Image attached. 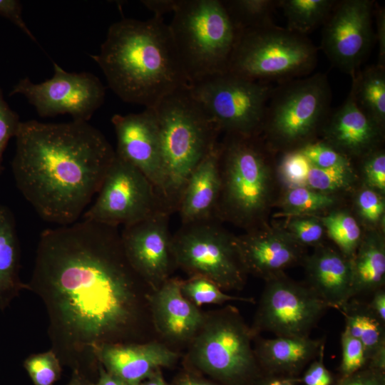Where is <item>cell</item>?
I'll use <instances>...</instances> for the list:
<instances>
[{
    "mask_svg": "<svg viewBox=\"0 0 385 385\" xmlns=\"http://www.w3.org/2000/svg\"><path fill=\"white\" fill-rule=\"evenodd\" d=\"M26 284L46 309L51 349L72 372L96 382L100 346L143 342L150 290L115 227L83 220L44 230Z\"/></svg>",
    "mask_w": 385,
    "mask_h": 385,
    "instance_id": "1",
    "label": "cell"
},
{
    "mask_svg": "<svg viewBox=\"0 0 385 385\" xmlns=\"http://www.w3.org/2000/svg\"><path fill=\"white\" fill-rule=\"evenodd\" d=\"M11 169L17 188L45 221L77 222L98 193L115 153L86 121L21 122Z\"/></svg>",
    "mask_w": 385,
    "mask_h": 385,
    "instance_id": "2",
    "label": "cell"
},
{
    "mask_svg": "<svg viewBox=\"0 0 385 385\" xmlns=\"http://www.w3.org/2000/svg\"><path fill=\"white\" fill-rule=\"evenodd\" d=\"M92 59L122 101L153 108L190 86L169 26L163 18H124L111 24Z\"/></svg>",
    "mask_w": 385,
    "mask_h": 385,
    "instance_id": "3",
    "label": "cell"
},
{
    "mask_svg": "<svg viewBox=\"0 0 385 385\" xmlns=\"http://www.w3.org/2000/svg\"><path fill=\"white\" fill-rule=\"evenodd\" d=\"M153 109L163 161L160 197L164 210L171 215L178 211L190 175L218 143L220 131L188 87L166 96Z\"/></svg>",
    "mask_w": 385,
    "mask_h": 385,
    "instance_id": "4",
    "label": "cell"
},
{
    "mask_svg": "<svg viewBox=\"0 0 385 385\" xmlns=\"http://www.w3.org/2000/svg\"><path fill=\"white\" fill-rule=\"evenodd\" d=\"M255 337L238 309L227 304L205 312L185 361L222 385H253L264 374L254 351Z\"/></svg>",
    "mask_w": 385,
    "mask_h": 385,
    "instance_id": "5",
    "label": "cell"
},
{
    "mask_svg": "<svg viewBox=\"0 0 385 385\" xmlns=\"http://www.w3.org/2000/svg\"><path fill=\"white\" fill-rule=\"evenodd\" d=\"M168 26L190 84L227 71L239 31L222 1L179 0Z\"/></svg>",
    "mask_w": 385,
    "mask_h": 385,
    "instance_id": "6",
    "label": "cell"
},
{
    "mask_svg": "<svg viewBox=\"0 0 385 385\" xmlns=\"http://www.w3.org/2000/svg\"><path fill=\"white\" fill-rule=\"evenodd\" d=\"M256 137L226 134L220 143L221 189L217 220L257 227L269 202L270 173Z\"/></svg>",
    "mask_w": 385,
    "mask_h": 385,
    "instance_id": "7",
    "label": "cell"
},
{
    "mask_svg": "<svg viewBox=\"0 0 385 385\" xmlns=\"http://www.w3.org/2000/svg\"><path fill=\"white\" fill-rule=\"evenodd\" d=\"M317 58L304 35L272 24L239 31L227 72L261 82L285 80L309 73Z\"/></svg>",
    "mask_w": 385,
    "mask_h": 385,
    "instance_id": "8",
    "label": "cell"
},
{
    "mask_svg": "<svg viewBox=\"0 0 385 385\" xmlns=\"http://www.w3.org/2000/svg\"><path fill=\"white\" fill-rule=\"evenodd\" d=\"M210 220L182 225L172 235L175 267L189 277H205L225 292L242 290L247 273L235 244V236Z\"/></svg>",
    "mask_w": 385,
    "mask_h": 385,
    "instance_id": "9",
    "label": "cell"
},
{
    "mask_svg": "<svg viewBox=\"0 0 385 385\" xmlns=\"http://www.w3.org/2000/svg\"><path fill=\"white\" fill-rule=\"evenodd\" d=\"M188 90L220 132L245 137H255L262 129L272 91L264 82L230 72L193 82Z\"/></svg>",
    "mask_w": 385,
    "mask_h": 385,
    "instance_id": "10",
    "label": "cell"
},
{
    "mask_svg": "<svg viewBox=\"0 0 385 385\" xmlns=\"http://www.w3.org/2000/svg\"><path fill=\"white\" fill-rule=\"evenodd\" d=\"M331 99V88L324 73L287 81L272 91L262 129L279 145L301 144L302 148L326 121Z\"/></svg>",
    "mask_w": 385,
    "mask_h": 385,
    "instance_id": "11",
    "label": "cell"
},
{
    "mask_svg": "<svg viewBox=\"0 0 385 385\" xmlns=\"http://www.w3.org/2000/svg\"><path fill=\"white\" fill-rule=\"evenodd\" d=\"M97 194L94 203L83 213V220L125 227L165 212L153 183L116 154Z\"/></svg>",
    "mask_w": 385,
    "mask_h": 385,
    "instance_id": "12",
    "label": "cell"
},
{
    "mask_svg": "<svg viewBox=\"0 0 385 385\" xmlns=\"http://www.w3.org/2000/svg\"><path fill=\"white\" fill-rule=\"evenodd\" d=\"M328 309L309 286L282 273L265 281L250 327L256 337H309Z\"/></svg>",
    "mask_w": 385,
    "mask_h": 385,
    "instance_id": "13",
    "label": "cell"
},
{
    "mask_svg": "<svg viewBox=\"0 0 385 385\" xmlns=\"http://www.w3.org/2000/svg\"><path fill=\"white\" fill-rule=\"evenodd\" d=\"M50 79L40 83L21 78L9 96L23 95L41 117L69 114L73 120L88 122L103 103L104 86L91 73H69L56 63Z\"/></svg>",
    "mask_w": 385,
    "mask_h": 385,
    "instance_id": "14",
    "label": "cell"
},
{
    "mask_svg": "<svg viewBox=\"0 0 385 385\" xmlns=\"http://www.w3.org/2000/svg\"><path fill=\"white\" fill-rule=\"evenodd\" d=\"M373 9L370 0L337 1L324 21L322 49L333 65L351 77L373 43Z\"/></svg>",
    "mask_w": 385,
    "mask_h": 385,
    "instance_id": "15",
    "label": "cell"
},
{
    "mask_svg": "<svg viewBox=\"0 0 385 385\" xmlns=\"http://www.w3.org/2000/svg\"><path fill=\"white\" fill-rule=\"evenodd\" d=\"M165 212H158L137 223L125 226L120 240L132 268L155 290L168 279L175 265L172 254V234Z\"/></svg>",
    "mask_w": 385,
    "mask_h": 385,
    "instance_id": "16",
    "label": "cell"
},
{
    "mask_svg": "<svg viewBox=\"0 0 385 385\" xmlns=\"http://www.w3.org/2000/svg\"><path fill=\"white\" fill-rule=\"evenodd\" d=\"M111 122L116 135L115 154L141 171L160 196L163 161L160 131L153 108H145L138 113L115 114Z\"/></svg>",
    "mask_w": 385,
    "mask_h": 385,
    "instance_id": "17",
    "label": "cell"
},
{
    "mask_svg": "<svg viewBox=\"0 0 385 385\" xmlns=\"http://www.w3.org/2000/svg\"><path fill=\"white\" fill-rule=\"evenodd\" d=\"M181 282L178 277H170L146 294L155 329L170 344H189L205 319V312L183 295Z\"/></svg>",
    "mask_w": 385,
    "mask_h": 385,
    "instance_id": "18",
    "label": "cell"
},
{
    "mask_svg": "<svg viewBox=\"0 0 385 385\" xmlns=\"http://www.w3.org/2000/svg\"><path fill=\"white\" fill-rule=\"evenodd\" d=\"M235 244L247 274L265 281L304 261L303 247L282 230L257 227L235 236Z\"/></svg>",
    "mask_w": 385,
    "mask_h": 385,
    "instance_id": "19",
    "label": "cell"
},
{
    "mask_svg": "<svg viewBox=\"0 0 385 385\" xmlns=\"http://www.w3.org/2000/svg\"><path fill=\"white\" fill-rule=\"evenodd\" d=\"M96 355L108 373L129 385H139L157 370L174 365L180 357L158 341L103 344Z\"/></svg>",
    "mask_w": 385,
    "mask_h": 385,
    "instance_id": "20",
    "label": "cell"
},
{
    "mask_svg": "<svg viewBox=\"0 0 385 385\" xmlns=\"http://www.w3.org/2000/svg\"><path fill=\"white\" fill-rule=\"evenodd\" d=\"M307 283L328 308L339 310L353 297L351 260L330 247H319L304 259Z\"/></svg>",
    "mask_w": 385,
    "mask_h": 385,
    "instance_id": "21",
    "label": "cell"
},
{
    "mask_svg": "<svg viewBox=\"0 0 385 385\" xmlns=\"http://www.w3.org/2000/svg\"><path fill=\"white\" fill-rule=\"evenodd\" d=\"M220 157L218 142L190 175L177 211L182 225L216 220L221 189Z\"/></svg>",
    "mask_w": 385,
    "mask_h": 385,
    "instance_id": "22",
    "label": "cell"
},
{
    "mask_svg": "<svg viewBox=\"0 0 385 385\" xmlns=\"http://www.w3.org/2000/svg\"><path fill=\"white\" fill-rule=\"evenodd\" d=\"M325 339L309 337H275L254 339V351L264 374L299 378L319 355Z\"/></svg>",
    "mask_w": 385,
    "mask_h": 385,
    "instance_id": "23",
    "label": "cell"
},
{
    "mask_svg": "<svg viewBox=\"0 0 385 385\" xmlns=\"http://www.w3.org/2000/svg\"><path fill=\"white\" fill-rule=\"evenodd\" d=\"M324 141L342 154H366L371 151L381 131L358 106L349 92L346 100L323 125Z\"/></svg>",
    "mask_w": 385,
    "mask_h": 385,
    "instance_id": "24",
    "label": "cell"
},
{
    "mask_svg": "<svg viewBox=\"0 0 385 385\" xmlns=\"http://www.w3.org/2000/svg\"><path fill=\"white\" fill-rule=\"evenodd\" d=\"M11 210L0 204V311L7 309L27 284L20 278L21 248Z\"/></svg>",
    "mask_w": 385,
    "mask_h": 385,
    "instance_id": "25",
    "label": "cell"
},
{
    "mask_svg": "<svg viewBox=\"0 0 385 385\" xmlns=\"http://www.w3.org/2000/svg\"><path fill=\"white\" fill-rule=\"evenodd\" d=\"M353 297L371 295L385 282V244L377 233L361 239L351 259Z\"/></svg>",
    "mask_w": 385,
    "mask_h": 385,
    "instance_id": "26",
    "label": "cell"
},
{
    "mask_svg": "<svg viewBox=\"0 0 385 385\" xmlns=\"http://www.w3.org/2000/svg\"><path fill=\"white\" fill-rule=\"evenodd\" d=\"M339 311L344 317V329L363 344L368 361L385 351V324L371 311L366 301L351 298Z\"/></svg>",
    "mask_w": 385,
    "mask_h": 385,
    "instance_id": "27",
    "label": "cell"
},
{
    "mask_svg": "<svg viewBox=\"0 0 385 385\" xmlns=\"http://www.w3.org/2000/svg\"><path fill=\"white\" fill-rule=\"evenodd\" d=\"M350 93L361 110L380 128L385 124V68L377 65L357 71Z\"/></svg>",
    "mask_w": 385,
    "mask_h": 385,
    "instance_id": "28",
    "label": "cell"
},
{
    "mask_svg": "<svg viewBox=\"0 0 385 385\" xmlns=\"http://www.w3.org/2000/svg\"><path fill=\"white\" fill-rule=\"evenodd\" d=\"M277 2L287 19V29L302 35L324 23L337 3L334 0H282Z\"/></svg>",
    "mask_w": 385,
    "mask_h": 385,
    "instance_id": "29",
    "label": "cell"
},
{
    "mask_svg": "<svg viewBox=\"0 0 385 385\" xmlns=\"http://www.w3.org/2000/svg\"><path fill=\"white\" fill-rule=\"evenodd\" d=\"M222 2L238 31L272 24L271 16L275 1L230 0Z\"/></svg>",
    "mask_w": 385,
    "mask_h": 385,
    "instance_id": "30",
    "label": "cell"
},
{
    "mask_svg": "<svg viewBox=\"0 0 385 385\" xmlns=\"http://www.w3.org/2000/svg\"><path fill=\"white\" fill-rule=\"evenodd\" d=\"M327 234L344 256L350 260L361 240V229L356 220L345 212H336L320 219Z\"/></svg>",
    "mask_w": 385,
    "mask_h": 385,
    "instance_id": "31",
    "label": "cell"
},
{
    "mask_svg": "<svg viewBox=\"0 0 385 385\" xmlns=\"http://www.w3.org/2000/svg\"><path fill=\"white\" fill-rule=\"evenodd\" d=\"M181 291L193 304H223L230 302L255 304L252 297H238L227 294L212 281L200 276H191L182 280Z\"/></svg>",
    "mask_w": 385,
    "mask_h": 385,
    "instance_id": "32",
    "label": "cell"
},
{
    "mask_svg": "<svg viewBox=\"0 0 385 385\" xmlns=\"http://www.w3.org/2000/svg\"><path fill=\"white\" fill-rule=\"evenodd\" d=\"M334 202L330 194L307 187L289 188L282 201V215L299 216L323 210Z\"/></svg>",
    "mask_w": 385,
    "mask_h": 385,
    "instance_id": "33",
    "label": "cell"
},
{
    "mask_svg": "<svg viewBox=\"0 0 385 385\" xmlns=\"http://www.w3.org/2000/svg\"><path fill=\"white\" fill-rule=\"evenodd\" d=\"M23 366L34 385H53L61 378L62 364L52 349L29 355Z\"/></svg>",
    "mask_w": 385,
    "mask_h": 385,
    "instance_id": "34",
    "label": "cell"
},
{
    "mask_svg": "<svg viewBox=\"0 0 385 385\" xmlns=\"http://www.w3.org/2000/svg\"><path fill=\"white\" fill-rule=\"evenodd\" d=\"M353 180L351 165L319 168L312 165L307 178L306 187L329 194L348 187Z\"/></svg>",
    "mask_w": 385,
    "mask_h": 385,
    "instance_id": "35",
    "label": "cell"
},
{
    "mask_svg": "<svg viewBox=\"0 0 385 385\" xmlns=\"http://www.w3.org/2000/svg\"><path fill=\"white\" fill-rule=\"evenodd\" d=\"M342 360L339 377H346L366 367L368 356L359 340L351 336L346 329L341 335Z\"/></svg>",
    "mask_w": 385,
    "mask_h": 385,
    "instance_id": "36",
    "label": "cell"
},
{
    "mask_svg": "<svg viewBox=\"0 0 385 385\" xmlns=\"http://www.w3.org/2000/svg\"><path fill=\"white\" fill-rule=\"evenodd\" d=\"M299 246L318 245L323 236V225L319 220L300 216L291 217L282 229Z\"/></svg>",
    "mask_w": 385,
    "mask_h": 385,
    "instance_id": "37",
    "label": "cell"
},
{
    "mask_svg": "<svg viewBox=\"0 0 385 385\" xmlns=\"http://www.w3.org/2000/svg\"><path fill=\"white\" fill-rule=\"evenodd\" d=\"M310 163L319 168H329L349 165L344 155L325 142H310L298 149Z\"/></svg>",
    "mask_w": 385,
    "mask_h": 385,
    "instance_id": "38",
    "label": "cell"
},
{
    "mask_svg": "<svg viewBox=\"0 0 385 385\" xmlns=\"http://www.w3.org/2000/svg\"><path fill=\"white\" fill-rule=\"evenodd\" d=\"M312 164L299 150L287 153L281 161L279 173L289 188L306 187Z\"/></svg>",
    "mask_w": 385,
    "mask_h": 385,
    "instance_id": "39",
    "label": "cell"
},
{
    "mask_svg": "<svg viewBox=\"0 0 385 385\" xmlns=\"http://www.w3.org/2000/svg\"><path fill=\"white\" fill-rule=\"evenodd\" d=\"M21 122L19 115L5 101L0 88V175L4 170V152L9 140L16 137Z\"/></svg>",
    "mask_w": 385,
    "mask_h": 385,
    "instance_id": "40",
    "label": "cell"
},
{
    "mask_svg": "<svg viewBox=\"0 0 385 385\" xmlns=\"http://www.w3.org/2000/svg\"><path fill=\"white\" fill-rule=\"evenodd\" d=\"M356 205L361 217L369 224L378 223L384 216V201L374 189L362 190L357 196Z\"/></svg>",
    "mask_w": 385,
    "mask_h": 385,
    "instance_id": "41",
    "label": "cell"
},
{
    "mask_svg": "<svg viewBox=\"0 0 385 385\" xmlns=\"http://www.w3.org/2000/svg\"><path fill=\"white\" fill-rule=\"evenodd\" d=\"M364 171L368 184L373 188L385 190V154L382 150L366 153Z\"/></svg>",
    "mask_w": 385,
    "mask_h": 385,
    "instance_id": "42",
    "label": "cell"
},
{
    "mask_svg": "<svg viewBox=\"0 0 385 385\" xmlns=\"http://www.w3.org/2000/svg\"><path fill=\"white\" fill-rule=\"evenodd\" d=\"M325 344L322 346L319 355L307 368L299 382L304 385H335L332 374L327 369L324 363Z\"/></svg>",
    "mask_w": 385,
    "mask_h": 385,
    "instance_id": "43",
    "label": "cell"
},
{
    "mask_svg": "<svg viewBox=\"0 0 385 385\" xmlns=\"http://www.w3.org/2000/svg\"><path fill=\"white\" fill-rule=\"evenodd\" d=\"M335 385H385V371L366 366L346 377L339 378Z\"/></svg>",
    "mask_w": 385,
    "mask_h": 385,
    "instance_id": "44",
    "label": "cell"
},
{
    "mask_svg": "<svg viewBox=\"0 0 385 385\" xmlns=\"http://www.w3.org/2000/svg\"><path fill=\"white\" fill-rule=\"evenodd\" d=\"M0 15L10 20L33 41L38 43L36 37L23 19L22 5L19 1L0 0Z\"/></svg>",
    "mask_w": 385,
    "mask_h": 385,
    "instance_id": "45",
    "label": "cell"
},
{
    "mask_svg": "<svg viewBox=\"0 0 385 385\" xmlns=\"http://www.w3.org/2000/svg\"><path fill=\"white\" fill-rule=\"evenodd\" d=\"M376 40L378 42L377 66L385 68V10L378 7L376 12Z\"/></svg>",
    "mask_w": 385,
    "mask_h": 385,
    "instance_id": "46",
    "label": "cell"
},
{
    "mask_svg": "<svg viewBox=\"0 0 385 385\" xmlns=\"http://www.w3.org/2000/svg\"><path fill=\"white\" fill-rule=\"evenodd\" d=\"M141 3L153 12L155 17L163 18V15L175 11L179 0H143Z\"/></svg>",
    "mask_w": 385,
    "mask_h": 385,
    "instance_id": "47",
    "label": "cell"
},
{
    "mask_svg": "<svg viewBox=\"0 0 385 385\" xmlns=\"http://www.w3.org/2000/svg\"><path fill=\"white\" fill-rule=\"evenodd\" d=\"M371 311L385 324V289L381 288L371 294V299L367 302Z\"/></svg>",
    "mask_w": 385,
    "mask_h": 385,
    "instance_id": "48",
    "label": "cell"
},
{
    "mask_svg": "<svg viewBox=\"0 0 385 385\" xmlns=\"http://www.w3.org/2000/svg\"><path fill=\"white\" fill-rule=\"evenodd\" d=\"M172 385H222L212 382L191 372H184L178 375Z\"/></svg>",
    "mask_w": 385,
    "mask_h": 385,
    "instance_id": "49",
    "label": "cell"
},
{
    "mask_svg": "<svg viewBox=\"0 0 385 385\" xmlns=\"http://www.w3.org/2000/svg\"><path fill=\"white\" fill-rule=\"evenodd\" d=\"M299 378L264 374L253 385H297Z\"/></svg>",
    "mask_w": 385,
    "mask_h": 385,
    "instance_id": "50",
    "label": "cell"
},
{
    "mask_svg": "<svg viewBox=\"0 0 385 385\" xmlns=\"http://www.w3.org/2000/svg\"><path fill=\"white\" fill-rule=\"evenodd\" d=\"M96 385H129L119 378L108 373L99 363L98 376Z\"/></svg>",
    "mask_w": 385,
    "mask_h": 385,
    "instance_id": "51",
    "label": "cell"
},
{
    "mask_svg": "<svg viewBox=\"0 0 385 385\" xmlns=\"http://www.w3.org/2000/svg\"><path fill=\"white\" fill-rule=\"evenodd\" d=\"M139 385H168L160 370L153 373L146 379L143 381Z\"/></svg>",
    "mask_w": 385,
    "mask_h": 385,
    "instance_id": "52",
    "label": "cell"
},
{
    "mask_svg": "<svg viewBox=\"0 0 385 385\" xmlns=\"http://www.w3.org/2000/svg\"><path fill=\"white\" fill-rule=\"evenodd\" d=\"M66 385H96V382L80 374L72 372L71 378Z\"/></svg>",
    "mask_w": 385,
    "mask_h": 385,
    "instance_id": "53",
    "label": "cell"
}]
</instances>
